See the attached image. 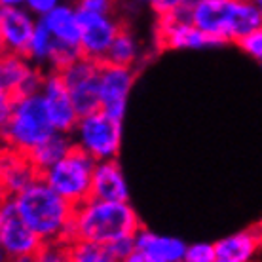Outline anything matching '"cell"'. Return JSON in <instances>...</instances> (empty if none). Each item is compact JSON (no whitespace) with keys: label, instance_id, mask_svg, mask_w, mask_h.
<instances>
[{"label":"cell","instance_id":"obj_1","mask_svg":"<svg viewBox=\"0 0 262 262\" xmlns=\"http://www.w3.org/2000/svg\"><path fill=\"white\" fill-rule=\"evenodd\" d=\"M141 226L143 223L129 202H105L88 198L74 207L71 239L108 247L122 237H133Z\"/></svg>","mask_w":262,"mask_h":262},{"label":"cell","instance_id":"obj_2","mask_svg":"<svg viewBox=\"0 0 262 262\" xmlns=\"http://www.w3.org/2000/svg\"><path fill=\"white\" fill-rule=\"evenodd\" d=\"M15 215L46 242H71L74 207L59 198L42 179H36L25 190L10 198Z\"/></svg>","mask_w":262,"mask_h":262},{"label":"cell","instance_id":"obj_3","mask_svg":"<svg viewBox=\"0 0 262 262\" xmlns=\"http://www.w3.org/2000/svg\"><path fill=\"white\" fill-rule=\"evenodd\" d=\"M190 21L216 46L236 44L262 29V10L249 0H202L188 8Z\"/></svg>","mask_w":262,"mask_h":262},{"label":"cell","instance_id":"obj_4","mask_svg":"<svg viewBox=\"0 0 262 262\" xmlns=\"http://www.w3.org/2000/svg\"><path fill=\"white\" fill-rule=\"evenodd\" d=\"M124 120L114 118L105 111H92L78 116L71 131L72 144L93 162L116 160L122 150Z\"/></svg>","mask_w":262,"mask_h":262},{"label":"cell","instance_id":"obj_5","mask_svg":"<svg viewBox=\"0 0 262 262\" xmlns=\"http://www.w3.org/2000/svg\"><path fill=\"white\" fill-rule=\"evenodd\" d=\"M53 131L38 93L13 97L12 111L0 131L2 144L29 154Z\"/></svg>","mask_w":262,"mask_h":262},{"label":"cell","instance_id":"obj_6","mask_svg":"<svg viewBox=\"0 0 262 262\" xmlns=\"http://www.w3.org/2000/svg\"><path fill=\"white\" fill-rule=\"evenodd\" d=\"M93 162L90 156L72 146L59 162L50 165L40 173V179L52 188L59 198H63L72 207L80 205L88 198H92V177Z\"/></svg>","mask_w":262,"mask_h":262},{"label":"cell","instance_id":"obj_7","mask_svg":"<svg viewBox=\"0 0 262 262\" xmlns=\"http://www.w3.org/2000/svg\"><path fill=\"white\" fill-rule=\"evenodd\" d=\"M154 34L160 50H205L216 46L192 23L186 6L165 15H158Z\"/></svg>","mask_w":262,"mask_h":262},{"label":"cell","instance_id":"obj_8","mask_svg":"<svg viewBox=\"0 0 262 262\" xmlns=\"http://www.w3.org/2000/svg\"><path fill=\"white\" fill-rule=\"evenodd\" d=\"M122 25L124 23L116 17V13L78 12L80 55L95 63H105L106 52Z\"/></svg>","mask_w":262,"mask_h":262},{"label":"cell","instance_id":"obj_9","mask_svg":"<svg viewBox=\"0 0 262 262\" xmlns=\"http://www.w3.org/2000/svg\"><path fill=\"white\" fill-rule=\"evenodd\" d=\"M99 71L101 63L78 57L59 71V76L71 95L78 116L99 108Z\"/></svg>","mask_w":262,"mask_h":262},{"label":"cell","instance_id":"obj_10","mask_svg":"<svg viewBox=\"0 0 262 262\" xmlns=\"http://www.w3.org/2000/svg\"><path fill=\"white\" fill-rule=\"evenodd\" d=\"M137 80V69L101 63L99 71V108L114 118L124 120L133 85Z\"/></svg>","mask_w":262,"mask_h":262},{"label":"cell","instance_id":"obj_11","mask_svg":"<svg viewBox=\"0 0 262 262\" xmlns=\"http://www.w3.org/2000/svg\"><path fill=\"white\" fill-rule=\"evenodd\" d=\"M38 95L40 101H42V106H44V112L48 116V122L53 127V131L71 133L76 120H78V112L74 108V103H72L71 95L67 92L59 72H44Z\"/></svg>","mask_w":262,"mask_h":262},{"label":"cell","instance_id":"obj_12","mask_svg":"<svg viewBox=\"0 0 262 262\" xmlns=\"http://www.w3.org/2000/svg\"><path fill=\"white\" fill-rule=\"evenodd\" d=\"M40 245L42 239L15 215L10 200H6L4 219L0 224V249L4 251L8 262H33Z\"/></svg>","mask_w":262,"mask_h":262},{"label":"cell","instance_id":"obj_13","mask_svg":"<svg viewBox=\"0 0 262 262\" xmlns=\"http://www.w3.org/2000/svg\"><path fill=\"white\" fill-rule=\"evenodd\" d=\"M44 72L21 53L0 52V90L12 97L38 93Z\"/></svg>","mask_w":262,"mask_h":262},{"label":"cell","instance_id":"obj_14","mask_svg":"<svg viewBox=\"0 0 262 262\" xmlns=\"http://www.w3.org/2000/svg\"><path fill=\"white\" fill-rule=\"evenodd\" d=\"M40 177L29 154L12 146H0V196L10 200Z\"/></svg>","mask_w":262,"mask_h":262},{"label":"cell","instance_id":"obj_15","mask_svg":"<svg viewBox=\"0 0 262 262\" xmlns=\"http://www.w3.org/2000/svg\"><path fill=\"white\" fill-rule=\"evenodd\" d=\"M36 27V17L25 6L2 10L0 15V52L25 55Z\"/></svg>","mask_w":262,"mask_h":262},{"label":"cell","instance_id":"obj_16","mask_svg":"<svg viewBox=\"0 0 262 262\" xmlns=\"http://www.w3.org/2000/svg\"><path fill=\"white\" fill-rule=\"evenodd\" d=\"M260 247V226H249L213 243L215 262H258Z\"/></svg>","mask_w":262,"mask_h":262},{"label":"cell","instance_id":"obj_17","mask_svg":"<svg viewBox=\"0 0 262 262\" xmlns=\"http://www.w3.org/2000/svg\"><path fill=\"white\" fill-rule=\"evenodd\" d=\"M92 198L105 202H129V184L116 160L95 162L92 177Z\"/></svg>","mask_w":262,"mask_h":262},{"label":"cell","instance_id":"obj_18","mask_svg":"<svg viewBox=\"0 0 262 262\" xmlns=\"http://www.w3.org/2000/svg\"><path fill=\"white\" fill-rule=\"evenodd\" d=\"M133 239L135 251L143 255L146 262H183L186 243L181 237L164 236L141 226Z\"/></svg>","mask_w":262,"mask_h":262},{"label":"cell","instance_id":"obj_19","mask_svg":"<svg viewBox=\"0 0 262 262\" xmlns=\"http://www.w3.org/2000/svg\"><path fill=\"white\" fill-rule=\"evenodd\" d=\"M48 33L52 34L55 42L78 46V10L71 2H63L52 12L38 17Z\"/></svg>","mask_w":262,"mask_h":262},{"label":"cell","instance_id":"obj_20","mask_svg":"<svg viewBox=\"0 0 262 262\" xmlns=\"http://www.w3.org/2000/svg\"><path fill=\"white\" fill-rule=\"evenodd\" d=\"M143 55H144V50L141 40L137 38V34L133 33L129 27L122 25V29L114 36L111 48L106 52L105 63L137 69V65L143 61Z\"/></svg>","mask_w":262,"mask_h":262},{"label":"cell","instance_id":"obj_21","mask_svg":"<svg viewBox=\"0 0 262 262\" xmlns=\"http://www.w3.org/2000/svg\"><path fill=\"white\" fill-rule=\"evenodd\" d=\"M72 139L71 133H61V131H52L40 144H36L33 150L29 152V158L34 164V167L42 173L44 169H48L50 165H53L55 162H59L61 158L65 156L67 152L71 150Z\"/></svg>","mask_w":262,"mask_h":262},{"label":"cell","instance_id":"obj_22","mask_svg":"<svg viewBox=\"0 0 262 262\" xmlns=\"http://www.w3.org/2000/svg\"><path fill=\"white\" fill-rule=\"evenodd\" d=\"M53 46H55V40L50 33H48L44 25L36 19V27L33 31V36L29 40V46L25 50V57L33 65H36L38 69L46 71L48 69V61L52 57Z\"/></svg>","mask_w":262,"mask_h":262},{"label":"cell","instance_id":"obj_23","mask_svg":"<svg viewBox=\"0 0 262 262\" xmlns=\"http://www.w3.org/2000/svg\"><path fill=\"white\" fill-rule=\"evenodd\" d=\"M67 262H120L105 245L71 239L67 242Z\"/></svg>","mask_w":262,"mask_h":262},{"label":"cell","instance_id":"obj_24","mask_svg":"<svg viewBox=\"0 0 262 262\" xmlns=\"http://www.w3.org/2000/svg\"><path fill=\"white\" fill-rule=\"evenodd\" d=\"M33 262H67V242H46L34 253Z\"/></svg>","mask_w":262,"mask_h":262},{"label":"cell","instance_id":"obj_25","mask_svg":"<svg viewBox=\"0 0 262 262\" xmlns=\"http://www.w3.org/2000/svg\"><path fill=\"white\" fill-rule=\"evenodd\" d=\"M183 262H215L213 243H207V242L186 243Z\"/></svg>","mask_w":262,"mask_h":262},{"label":"cell","instance_id":"obj_26","mask_svg":"<svg viewBox=\"0 0 262 262\" xmlns=\"http://www.w3.org/2000/svg\"><path fill=\"white\" fill-rule=\"evenodd\" d=\"M239 50H242L245 55H249L251 59L260 61L262 59V29H256L253 33L245 34L236 42Z\"/></svg>","mask_w":262,"mask_h":262},{"label":"cell","instance_id":"obj_27","mask_svg":"<svg viewBox=\"0 0 262 262\" xmlns=\"http://www.w3.org/2000/svg\"><path fill=\"white\" fill-rule=\"evenodd\" d=\"M118 0H74V8L78 12L90 13H114Z\"/></svg>","mask_w":262,"mask_h":262},{"label":"cell","instance_id":"obj_28","mask_svg":"<svg viewBox=\"0 0 262 262\" xmlns=\"http://www.w3.org/2000/svg\"><path fill=\"white\" fill-rule=\"evenodd\" d=\"M133 2L139 6H148L156 15H165L179 8H184V0H133Z\"/></svg>","mask_w":262,"mask_h":262},{"label":"cell","instance_id":"obj_29","mask_svg":"<svg viewBox=\"0 0 262 262\" xmlns=\"http://www.w3.org/2000/svg\"><path fill=\"white\" fill-rule=\"evenodd\" d=\"M65 0H25V8L38 19V17L46 15L48 12H52L53 8H57Z\"/></svg>","mask_w":262,"mask_h":262},{"label":"cell","instance_id":"obj_30","mask_svg":"<svg viewBox=\"0 0 262 262\" xmlns=\"http://www.w3.org/2000/svg\"><path fill=\"white\" fill-rule=\"evenodd\" d=\"M133 237H135V236H133ZM133 237H122V239L114 242L112 245H108L106 249L111 251L112 255H114L120 262H122L125 256H129L131 253L135 251V239H133Z\"/></svg>","mask_w":262,"mask_h":262},{"label":"cell","instance_id":"obj_31","mask_svg":"<svg viewBox=\"0 0 262 262\" xmlns=\"http://www.w3.org/2000/svg\"><path fill=\"white\" fill-rule=\"evenodd\" d=\"M12 103H13V97L12 95H8L0 90V131L6 124L8 116H10V111H12Z\"/></svg>","mask_w":262,"mask_h":262},{"label":"cell","instance_id":"obj_32","mask_svg":"<svg viewBox=\"0 0 262 262\" xmlns=\"http://www.w3.org/2000/svg\"><path fill=\"white\" fill-rule=\"evenodd\" d=\"M25 6V0H0V8L8 10V8H21Z\"/></svg>","mask_w":262,"mask_h":262},{"label":"cell","instance_id":"obj_33","mask_svg":"<svg viewBox=\"0 0 262 262\" xmlns=\"http://www.w3.org/2000/svg\"><path fill=\"white\" fill-rule=\"evenodd\" d=\"M122 262H146V260H144L143 255H139L137 251H133V253H131L129 256H125V258Z\"/></svg>","mask_w":262,"mask_h":262},{"label":"cell","instance_id":"obj_34","mask_svg":"<svg viewBox=\"0 0 262 262\" xmlns=\"http://www.w3.org/2000/svg\"><path fill=\"white\" fill-rule=\"evenodd\" d=\"M4 207H6V198L0 196V224H2V219H4Z\"/></svg>","mask_w":262,"mask_h":262},{"label":"cell","instance_id":"obj_35","mask_svg":"<svg viewBox=\"0 0 262 262\" xmlns=\"http://www.w3.org/2000/svg\"><path fill=\"white\" fill-rule=\"evenodd\" d=\"M198 2H202V0H184V6H194V4H198Z\"/></svg>","mask_w":262,"mask_h":262},{"label":"cell","instance_id":"obj_36","mask_svg":"<svg viewBox=\"0 0 262 262\" xmlns=\"http://www.w3.org/2000/svg\"><path fill=\"white\" fill-rule=\"evenodd\" d=\"M0 262H8L6 255H4V251H2V249H0Z\"/></svg>","mask_w":262,"mask_h":262},{"label":"cell","instance_id":"obj_37","mask_svg":"<svg viewBox=\"0 0 262 262\" xmlns=\"http://www.w3.org/2000/svg\"><path fill=\"white\" fill-rule=\"evenodd\" d=\"M249 2H253V4H256V6H262V0H249Z\"/></svg>","mask_w":262,"mask_h":262},{"label":"cell","instance_id":"obj_38","mask_svg":"<svg viewBox=\"0 0 262 262\" xmlns=\"http://www.w3.org/2000/svg\"><path fill=\"white\" fill-rule=\"evenodd\" d=\"M0 15H2V8H0Z\"/></svg>","mask_w":262,"mask_h":262},{"label":"cell","instance_id":"obj_39","mask_svg":"<svg viewBox=\"0 0 262 262\" xmlns=\"http://www.w3.org/2000/svg\"><path fill=\"white\" fill-rule=\"evenodd\" d=\"M0 146H2V139H0Z\"/></svg>","mask_w":262,"mask_h":262}]
</instances>
